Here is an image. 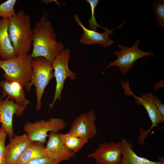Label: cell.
I'll list each match as a JSON object with an SVG mask.
<instances>
[{"mask_svg": "<svg viewBox=\"0 0 164 164\" xmlns=\"http://www.w3.org/2000/svg\"><path fill=\"white\" fill-rule=\"evenodd\" d=\"M96 119L95 115L92 110L82 114L74 120L68 132L88 140L92 138L97 133Z\"/></svg>", "mask_w": 164, "mask_h": 164, "instance_id": "8fae6325", "label": "cell"}, {"mask_svg": "<svg viewBox=\"0 0 164 164\" xmlns=\"http://www.w3.org/2000/svg\"><path fill=\"white\" fill-rule=\"evenodd\" d=\"M32 67L31 79L25 88L28 92L32 86H34L36 97V109L39 111L41 109V99L45 89L50 81L54 77V71L52 64L42 57L33 58Z\"/></svg>", "mask_w": 164, "mask_h": 164, "instance_id": "277c9868", "label": "cell"}, {"mask_svg": "<svg viewBox=\"0 0 164 164\" xmlns=\"http://www.w3.org/2000/svg\"><path fill=\"white\" fill-rule=\"evenodd\" d=\"M152 101L160 114L164 117V105L160 100L155 96H153Z\"/></svg>", "mask_w": 164, "mask_h": 164, "instance_id": "d4e9b609", "label": "cell"}, {"mask_svg": "<svg viewBox=\"0 0 164 164\" xmlns=\"http://www.w3.org/2000/svg\"><path fill=\"white\" fill-rule=\"evenodd\" d=\"M1 93L0 91V98H1Z\"/></svg>", "mask_w": 164, "mask_h": 164, "instance_id": "4316f807", "label": "cell"}, {"mask_svg": "<svg viewBox=\"0 0 164 164\" xmlns=\"http://www.w3.org/2000/svg\"><path fill=\"white\" fill-rule=\"evenodd\" d=\"M0 87L2 90L1 97H8L26 107L30 104L26 97L24 87L18 82L5 79L0 81Z\"/></svg>", "mask_w": 164, "mask_h": 164, "instance_id": "9a60e30c", "label": "cell"}, {"mask_svg": "<svg viewBox=\"0 0 164 164\" xmlns=\"http://www.w3.org/2000/svg\"><path fill=\"white\" fill-rule=\"evenodd\" d=\"M122 147V158L120 164H164L161 162L152 161L138 155L132 144L125 139L121 141Z\"/></svg>", "mask_w": 164, "mask_h": 164, "instance_id": "e0dca14e", "label": "cell"}, {"mask_svg": "<svg viewBox=\"0 0 164 164\" xmlns=\"http://www.w3.org/2000/svg\"><path fill=\"white\" fill-rule=\"evenodd\" d=\"M26 108L8 97L0 98V124L9 139L14 136L12 125L13 116L22 115Z\"/></svg>", "mask_w": 164, "mask_h": 164, "instance_id": "30bf717a", "label": "cell"}, {"mask_svg": "<svg viewBox=\"0 0 164 164\" xmlns=\"http://www.w3.org/2000/svg\"><path fill=\"white\" fill-rule=\"evenodd\" d=\"M122 147L121 142L111 141L100 144L93 152L88 155L97 164H120Z\"/></svg>", "mask_w": 164, "mask_h": 164, "instance_id": "9c48e42d", "label": "cell"}, {"mask_svg": "<svg viewBox=\"0 0 164 164\" xmlns=\"http://www.w3.org/2000/svg\"><path fill=\"white\" fill-rule=\"evenodd\" d=\"M66 125V123L63 119L52 118L46 121L42 120L34 123L27 122L24 125L23 129L32 141L43 144L46 141L49 132L58 133Z\"/></svg>", "mask_w": 164, "mask_h": 164, "instance_id": "52a82bcc", "label": "cell"}, {"mask_svg": "<svg viewBox=\"0 0 164 164\" xmlns=\"http://www.w3.org/2000/svg\"><path fill=\"white\" fill-rule=\"evenodd\" d=\"M60 163L46 157L34 159L24 164H59Z\"/></svg>", "mask_w": 164, "mask_h": 164, "instance_id": "cb8c5ba5", "label": "cell"}, {"mask_svg": "<svg viewBox=\"0 0 164 164\" xmlns=\"http://www.w3.org/2000/svg\"><path fill=\"white\" fill-rule=\"evenodd\" d=\"M45 147V152L49 158L61 162L75 156V153L65 146L59 133L51 132Z\"/></svg>", "mask_w": 164, "mask_h": 164, "instance_id": "7c38bea8", "label": "cell"}, {"mask_svg": "<svg viewBox=\"0 0 164 164\" xmlns=\"http://www.w3.org/2000/svg\"><path fill=\"white\" fill-rule=\"evenodd\" d=\"M59 134L66 148L75 153L88 142V140L87 139L77 137L69 132Z\"/></svg>", "mask_w": 164, "mask_h": 164, "instance_id": "d6986e66", "label": "cell"}, {"mask_svg": "<svg viewBox=\"0 0 164 164\" xmlns=\"http://www.w3.org/2000/svg\"><path fill=\"white\" fill-rule=\"evenodd\" d=\"M70 50L69 48L64 49L54 59L52 65L56 84L54 95L52 102L49 104L51 109L57 100H61V93L66 79L69 78L72 80L77 78L75 73L69 69L68 63L70 60Z\"/></svg>", "mask_w": 164, "mask_h": 164, "instance_id": "8992f818", "label": "cell"}, {"mask_svg": "<svg viewBox=\"0 0 164 164\" xmlns=\"http://www.w3.org/2000/svg\"><path fill=\"white\" fill-rule=\"evenodd\" d=\"M5 147V164H15L32 141L26 133L14 135Z\"/></svg>", "mask_w": 164, "mask_h": 164, "instance_id": "5bb4252c", "label": "cell"}, {"mask_svg": "<svg viewBox=\"0 0 164 164\" xmlns=\"http://www.w3.org/2000/svg\"><path fill=\"white\" fill-rule=\"evenodd\" d=\"M73 164H76V163H73Z\"/></svg>", "mask_w": 164, "mask_h": 164, "instance_id": "f1b7e54d", "label": "cell"}, {"mask_svg": "<svg viewBox=\"0 0 164 164\" xmlns=\"http://www.w3.org/2000/svg\"><path fill=\"white\" fill-rule=\"evenodd\" d=\"M9 22V19H0V57L2 60L16 56L8 33Z\"/></svg>", "mask_w": 164, "mask_h": 164, "instance_id": "2e32d148", "label": "cell"}, {"mask_svg": "<svg viewBox=\"0 0 164 164\" xmlns=\"http://www.w3.org/2000/svg\"><path fill=\"white\" fill-rule=\"evenodd\" d=\"M31 54L23 53L6 60H0V68L4 71L5 80L18 82L26 87L30 82L32 74Z\"/></svg>", "mask_w": 164, "mask_h": 164, "instance_id": "3957f363", "label": "cell"}, {"mask_svg": "<svg viewBox=\"0 0 164 164\" xmlns=\"http://www.w3.org/2000/svg\"><path fill=\"white\" fill-rule=\"evenodd\" d=\"M16 0H8L0 4V17L10 19L16 14L14 10Z\"/></svg>", "mask_w": 164, "mask_h": 164, "instance_id": "ffe728a7", "label": "cell"}, {"mask_svg": "<svg viewBox=\"0 0 164 164\" xmlns=\"http://www.w3.org/2000/svg\"><path fill=\"white\" fill-rule=\"evenodd\" d=\"M8 31L16 56L28 53L32 46L33 35L29 15L23 10L16 13L9 19Z\"/></svg>", "mask_w": 164, "mask_h": 164, "instance_id": "7a4b0ae2", "label": "cell"}, {"mask_svg": "<svg viewBox=\"0 0 164 164\" xmlns=\"http://www.w3.org/2000/svg\"><path fill=\"white\" fill-rule=\"evenodd\" d=\"M32 33L31 54L32 57H44L52 64L55 58L64 49V46L57 41L51 22L43 15L36 23Z\"/></svg>", "mask_w": 164, "mask_h": 164, "instance_id": "6da1fadb", "label": "cell"}, {"mask_svg": "<svg viewBox=\"0 0 164 164\" xmlns=\"http://www.w3.org/2000/svg\"><path fill=\"white\" fill-rule=\"evenodd\" d=\"M152 9L155 12L157 25L164 28V1L158 0L154 2Z\"/></svg>", "mask_w": 164, "mask_h": 164, "instance_id": "44dd1931", "label": "cell"}, {"mask_svg": "<svg viewBox=\"0 0 164 164\" xmlns=\"http://www.w3.org/2000/svg\"><path fill=\"white\" fill-rule=\"evenodd\" d=\"M163 80H162V81L160 80L158 82L156 83L154 86V92L156 91L159 88L163 87L164 86V84H163Z\"/></svg>", "mask_w": 164, "mask_h": 164, "instance_id": "484cf974", "label": "cell"}, {"mask_svg": "<svg viewBox=\"0 0 164 164\" xmlns=\"http://www.w3.org/2000/svg\"><path fill=\"white\" fill-rule=\"evenodd\" d=\"M121 83L125 90V94L132 96L134 98L135 102L137 104L142 105L146 111L151 121V125L148 130H145L141 128H139L140 135L138 138V142L139 144L143 145L145 139L152 129L154 127H157L158 124L164 122V117L160 114L153 102V95L151 93L149 92L142 95L141 97H138L131 90L128 81L127 80L126 82H124L122 81Z\"/></svg>", "mask_w": 164, "mask_h": 164, "instance_id": "5b68a950", "label": "cell"}, {"mask_svg": "<svg viewBox=\"0 0 164 164\" xmlns=\"http://www.w3.org/2000/svg\"><path fill=\"white\" fill-rule=\"evenodd\" d=\"M86 1L90 5L91 10V17L88 20L89 27L91 30L97 31V28L98 27L103 28V27L98 24L94 16L95 9L99 1L98 0H87Z\"/></svg>", "mask_w": 164, "mask_h": 164, "instance_id": "7402d4cb", "label": "cell"}, {"mask_svg": "<svg viewBox=\"0 0 164 164\" xmlns=\"http://www.w3.org/2000/svg\"><path fill=\"white\" fill-rule=\"evenodd\" d=\"M46 157L45 147L43 144L38 142L32 141L15 164H24L34 159Z\"/></svg>", "mask_w": 164, "mask_h": 164, "instance_id": "ac0fdd59", "label": "cell"}, {"mask_svg": "<svg viewBox=\"0 0 164 164\" xmlns=\"http://www.w3.org/2000/svg\"><path fill=\"white\" fill-rule=\"evenodd\" d=\"M7 134L3 127L0 128V164H5V142Z\"/></svg>", "mask_w": 164, "mask_h": 164, "instance_id": "603a6c76", "label": "cell"}, {"mask_svg": "<svg viewBox=\"0 0 164 164\" xmlns=\"http://www.w3.org/2000/svg\"><path fill=\"white\" fill-rule=\"evenodd\" d=\"M2 60V59H1V58H0V60ZM0 69H1V68H0Z\"/></svg>", "mask_w": 164, "mask_h": 164, "instance_id": "83f0119b", "label": "cell"}, {"mask_svg": "<svg viewBox=\"0 0 164 164\" xmlns=\"http://www.w3.org/2000/svg\"><path fill=\"white\" fill-rule=\"evenodd\" d=\"M73 18L77 25L81 27L84 31V33L79 40L81 43L88 45L98 44L104 47L109 46L113 43V41L109 37V35L113 34V32L115 29L121 28L125 22L124 21L120 26L112 30L103 27L104 32L100 33L86 28L81 23L77 15L74 14Z\"/></svg>", "mask_w": 164, "mask_h": 164, "instance_id": "4fadbf2b", "label": "cell"}, {"mask_svg": "<svg viewBox=\"0 0 164 164\" xmlns=\"http://www.w3.org/2000/svg\"><path fill=\"white\" fill-rule=\"evenodd\" d=\"M139 43V39H136L135 44L130 47L118 44V46L120 50L114 52L117 59L110 62L105 70L112 66H117L121 73L125 75L132 68L134 63L138 60L145 56L154 55V53L152 52H145L141 50L138 47Z\"/></svg>", "mask_w": 164, "mask_h": 164, "instance_id": "ba28073f", "label": "cell"}]
</instances>
